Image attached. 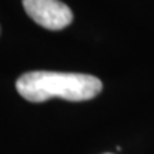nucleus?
Returning <instances> with one entry per match:
<instances>
[{
    "instance_id": "nucleus-1",
    "label": "nucleus",
    "mask_w": 154,
    "mask_h": 154,
    "mask_svg": "<svg viewBox=\"0 0 154 154\" xmlns=\"http://www.w3.org/2000/svg\"><path fill=\"white\" fill-rule=\"evenodd\" d=\"M16 88L23 99L43 103L53 97L69 101H86L99 96L103 90L101 80L90 74L59 72H29L17 79Z\"/></svg>"
},
{
    "instance_id": "nucleus-2",
    "label": "nucleus",
    "mask_w": 154,
    "mask_h": 154,
    "mask_svg": "<svg viewBox=\"0 0 154 154\" xmlns=\"http://www.w3.org/2000/svg\"><path fill=\"white\" fill-rule=\"evenodd\" d=\"M27 16L38 26L61 30L73 22V11L60 0H23Z\"/></svg>"
},
{
    "instance_id": "nucleus-3",
    "label": "nucleus",
    "mask_w": 154,
    "mask_h": 154,
    "mask_svg": "<svg viewBox=\"0 0 154 154\" xmlns=\"http://www.w3.org/2000/svg\"><path fill=\"white\" fill-rule=\"evenodd\" d=\"M106 154H110V153H106Z\"/></svg>"
}]
</instances>
